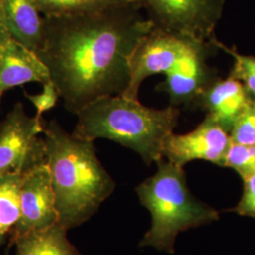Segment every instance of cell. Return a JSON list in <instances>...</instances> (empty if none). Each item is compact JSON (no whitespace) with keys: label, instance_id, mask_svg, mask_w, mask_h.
Here are the masks:
<instances>
[{"label":"cell","instance_id":"6da1fadb","mask_svg":"<svg viewBox=\"0 0 255 255\" xmlns=\"http://www.w3.org/2000/svg\"><path fill=\"white\" fill-rule=\"evenodd\" d=\"M137 2L98 11L44 16L37 56L46 64L67 111L78 114L104 97L122 95L129 59L153 28Z\"/></svg>","mask_w":255,"mask_h":255},{"label":"cell","instance_id":"7a4b0ae2","mask_svg":"<svg viewBox=\"0 0 255 255\" xmlns=\"http://www.w3.org/2000/svg\"><path fill=\"white\" fill-rule=\"evenodd\" d=\"M46 164L56 197L59 223L67 230L85 223L115 190L93 141L68 133L56 121L44 129Z\"/></svg>","mask_w":255,"mask_h":255},{"label":"cell","instance_id":"3957f363","mask_svg":"<svg viewBox=\"0 0 255 255\" xmlns=\"http://www.w3.org/2000/svg\"><path fill=\"white\" fill-rule=\"evenodd\" d=\"M74 136L87 141L105 138L132 149L146 164L163 158V146L174 132L180 117L178 107L154 109L121 95L93 101L78 114Z\"/></svg>","mask_w":255,"mask_h":255},{"label":"cell","instance_id":"277c9868","mask_svg":"<svg viewBox=\"0 0 255 255\" xmlns=\"http://www.w3.org/2000/svg\"><path fill=\"white\" fill-rule=\"evenodd\" d=\"M156 164V173L136 187L141 204L151 216L150 228L140 247L173 255L180 233L219 220V213L193 196L183 167L164 158Z\"/></svg>","mask_w":255,"mask_h":255},{"label":"cell","instance_id":"5b68a950","mask_svg":"<svg viewBox=\"0 0 255 255\" xmlns=\"http://www.w3.org/2000/svg\"><path fill=\"white\" fill-rule=\"evenodd\" d=\"M154 28L201 41L215 38L224 0H137Z\"/></svg>","mask_w":255,"mask_h":255},{"label":"cell","instance_id":"8992f818","mask_svg":"<svg viewBox=\"0 0 255 255\" xmlns=\"http://www.w3.org/2000/svg\"><path fill=\"white\" fill-rule=\"evenodd\" d=\"M42 116L28 117L17 103L0 123V174L26 175L46 163Z\"/></svg>","mask_w":255,"mask_h":255},{"label":"cell","instance_id":"52a82bcc","mask_svg":"<svg viewBox=\"0 0 255 255\" xmlns=\"http://www.w3.org/2000/svg\"><path fill=\"white\" fill-rule=\"evenodd\" d=\"M201 40L177 36L153 28L137 45L129 59V83L121 95L138 100L141 84L148 77L166 74Z\"/></svg>","mask_w":255,"mask_h":255},{"label":"cell","instance_id":"ba28073f","mask_svg":"<svg viewBox=\"0 0 255 255\" xmlns=\"http://www.w3.org/2000/svg\"><path fill=\"white\" fill-rule=\"evenodd\" d=\"M198 41L189 52L165 75V80L157 87L168 95L170 105H195L201 94L219 78L218 71L207 60L219 48L215 39Z\"/></svg>","mask_w":255,"mask_h":255},{"label":"cell","instance_id":"9c48e42d","mask_svg":"<svg viewBox=\"0 0 255 255\" xmlns=\"http://www.w3.org/2000/svg\"><path fill=\"white\" fill-rule=\"evenodd\" d=\"M231 143L228 131L213 118L206 116L191 131L169 134L163 146V158L182 167L196 160L223 167Z\"/></svg>","mask_w":255,"mask_h":255},{"label":"cell","instance_id":"30bf717a","mask_svg":"<svg viewBox=\"0 0 255 255\" xmlns=\"http://www.w3.org/2000/svg\"><path fill=\"white\" fill-rule=\"evenodd\" d=\"M20 209V219L11 232L10 242L32 231L59 223L56 197L46 163L23 176Z\"/></svg>","mask_w":255,"mask_h":255},{"label":"cell","instance_id":"8fae6325","mask_svg":"<svg viewBox=\"0 0 255 255\" xmlns=\"http://www.w3.org/2000/svg\"><path fill=\"white\" fill-rule=\"evenodd\" d=\"M32 82H52L46 64L0 23V94Z\"/></svg>","mask_w":255,"mask_h":255},{"label":"cell","instance_id":"7c38bea8","mask_svg":"<svg viewBox=\"0 0 255 255\" xmlns=\"http://www.w3.org/2000/svg\"><path fill=\"white\" fill-rule=\"evenodd\" d=\"M252 97L246 87L229 76L218 78L210 84L196 101V107L206 111V116L215 119L229 133L239 116L246 109Z\"/></svg>","mask_w":255,"mask_h":255},{"label":"cell","instance_id":"4fadbf2b","mask_svg":"<svg viewBox=\"0 0 255 255\" xmlns=\"http://www.w3.org/2000/svg\"><path fill=\"white\" fill-rule=\"evenodd\" d=\"M34 0H0V23L28 49H40L44 38V16Z\"/></svg>","mask_w":255,"mask_h":255},{"label":"cell","instance_id":"5bb4252c","mask_svg":"<svg viewBox=\"0 0 255 255\" xmlns=\"http://www.w3.org/2000/svg\"><path fill=\"white\" fill-rule=\"evenodd\" d=\"M67 229L60 223L32 231L15 238V255H83L67 237Z\"/></svg>","mask_w":255,"mask_h":255},{"label":"cell","instance_id":"9a60e30c","mask_svg":"<svg viewBox=\"0 0 255 255\" xmlns=\"http://www.w3.org/2000/svg\"><path fill=\"white\" fill-rule=\"evenodd\" d=\"M23 175L0 174V250L20 219V190Z\"/></svg>","mask_w":255,"mask_h":255},{"label":"cell","instance_id":"2e32d148","mask_svg":"<svg viewBox=\"0 0 255 255\" xmlns=\"http://www.w3.org/2000/svg\"><path fill=\"white\" fill-rule=\"evenodd\" d=\"M46 17L76 15L127 5L137 0H34Z\"/></svg>","mask_w":255,"mask_h":255},{"label":"cell","instance_id":"e0dca14e","mask_svg":"<svg viewBox=\"0 0 255 255\" xmlns=\"http://www.w3.org/2000/svg\"><path fill=\"white\" fill-rule=\"evenodd\" d=\"M215 44L219 49L230 55L234 60L233 67L229 76L242 82L252 99L255 100V56L240 54L234 48L228 47L221 42H219L217 38L215 39Z\"/></svg>","mask_w":255,"mask_h":255},{"label":"cell","instance_id":"ac0fdd59","mask_svg":"<svg viewBox=\"0 0 255 255\" xmlns=\"http://www.w3.org/2000/svg\"><path fill=\"white\" fill-rule=\"evenodd\" d=\"M223 167L234 169L241 179L255 175V146L231 143Z\"/></svg>","mask_w":255,"mask_h":255},{"label":"cell","instance_id":"d6986e66","mask_svg":"<svg viewBox=\"0 0 255 255\" xmlns=\"http://www.w3.org/2000/svg\"><path fill=\"white\" fill-rule=\"evenodd\" d=\"M233 143L255 146V100L249 102L230 131Z\"/></svg>","mask_w":255,"mask_h":255},{"label":"cell","instance_id":"ffe728a7","mask_svg":"<svg viewBox=\"0 0 255 255\" xmlns=\"http://www.w3.org/2000/svg\"><path fill=\"white\" fill-rule=\"evenodd\" d=\"M243 181V192L237 206L229 210L242 217L255 219V175L249 176Z\"/></svg>","mask_w":255,"mask_h":255},{"label":"cell","instance_id":"44dd1931","mask_svg":"<svg viewBox=\"0 0 255 255\" xmlns=\"http://www.w3.org/2000/svg\"><path fill=\"white\" fill-rule=\"evenodd\" d=\"M43 85V91L40 94L28 95L27 92H25L26 98L35 106L36 115L38 116H42L46 111L52 109L56 105L58 99L60 98L53 82H47Z\"/></svg>","mask_w":255,"mask_h":255},{"label":"cell","instance_id":"7402d4cb","mask_svg":"<svg viewBox=\"0 0 255 255\" xmlns=\"http://www.w3.org/2000/svg\"><path fill=\"white\" fill-rule=\"evenodd\" d=\"M1 96H2V95H1V94H0V97H1Z\"/></svg>","mask_w":255,"mask_h":255}]
</instances>
